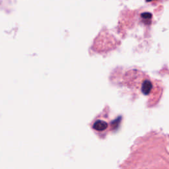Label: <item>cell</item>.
<instances>
[{
	"instance_id": "obj_1",
	"label": "cell",
	"mask_w": 169,
	"mask_h": 169,
	"mask_svg": "<svg viewBox=\"0 0 169 169\" xmlns=\"http://www.w3.org/2000/svg\"><path fill=\"white\" fill-rule=\"evenodd\" d=\"M153 84L149 80H145L143 81L142 87V91L144 95H148L152 91Z\"/></svg>"
},
{
	"instance_id": "obj_2",
	"label": "cell",
	"mask_w": 169,
	"mask_h": 169,
	"mask_svg": "<svg viewBox=\"0 0 169 169\" xmlns=\"http://www.w3.org/2000/svg\"><path fill=\"white\" fill-rule=\"evenodd\" d=\"M153 1H156V0H146L147 2H152Z\"/></svg>"
}]
</instances>
